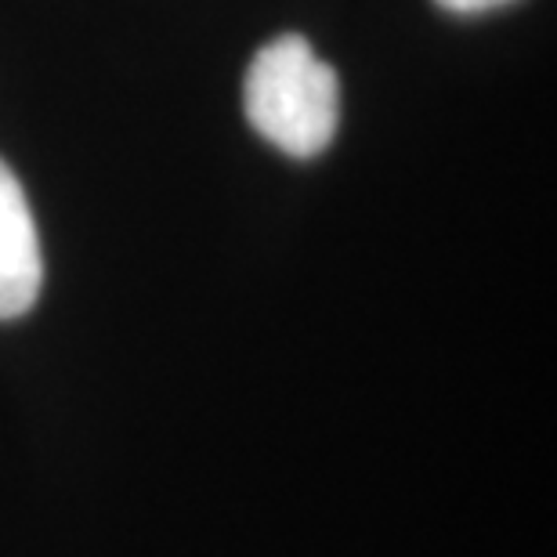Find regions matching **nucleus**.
I'll return each mask as SVG.
<instances>
[{
    "label": "nucleus",
    "instance_id": "obj_1",
    "mask_svg": "<svg viewBox=\"0 0 557 557\" xmlns=\"http://www.w3.org/2000/svg\"><path fill=\"white\" fill-rule=\"evenodd\" d=\"M243 106L261 138L286 156L311 160L337 135L341 84L305 37L286 33L253 54Z\"/></svg>",
    "mask_w": 557,
    "mask_h": 557
},
{
    "label": "nucleus",
    "instance_id": "obj_2",
    "mask_svg": "<svg viewBox=\"0 0 557 557\" xmlns=\"http://www.w3.org/2000/svg\"><path fill=\"white\" fill-rule=\"evenodd\" d=\"M44 283L37 221L11 166L0 160V319H18L33 308Z\"/></svg>",
    "mask_w": 557,
    "mask_h": 557
},
{
    "label": "nucleus",
    "instance_id": "obj_3",
    "mask_svg": "<svg viewBox=\"0 0 557 557\" xmlns=\"http://www.w3.org/2000/svg\"><path fill=\"white\" fill-rule=\"evenodd\" d=\"M434 4H442L445 11H456V15H478V11L504 8L510 0H434Z\"/></svg>",
    "mask_w": 557,
    "mask_h": 557
}]
</instances>
